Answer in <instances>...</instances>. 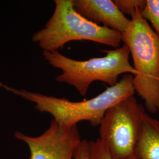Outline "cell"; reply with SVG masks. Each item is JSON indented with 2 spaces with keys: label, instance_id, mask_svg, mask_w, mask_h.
I'll return each instance as SVG.
<instances>
[{
  "label": "cell",
  "instance_id": "obj_1",
  "mask_svg": "<svg viewBox=\"0 0 159 159\" xmlns=\"http://www.w3.org/2000/svg\"><path fill=\"white\" fill-rule=\"evenodd\" d=\"M0 87L34 102L38 110L50 114L60 125L66 127L75 126L83 121L89 122L93 126H99L109 108L135 93L133 76L129 74H125L117 84L108 87L96 96L80 102L46 96L25 89L18 90L1 81Z\"/></svg>",
  "mask_w": 159,
  "mask_h": 159
},
{
  "label": "cell",
  "instance_id": "obj_2",
  "mask_svg": "<svg viewBox=\"0 0 159 159\" xmlns=\"http://www.w3.org/2000/svg\"><path fill=\"white\" fill-rule=\"evenodd\" d=\"M130 24L121 35L128 47L137 74L134 91L152 113H159V37L137 8Z\"/></svg>",
  "mask_w": 159,
  "mask_h": 159
},
{
  "label": "cell",
  "instance_id": "obj_3",
  "mask_svg": "<svg viewBox=\"0 0 159 159\" xmlns=\"http://www.w3.org/2000/svg\"><path fill=\"white\" fill-rule=\"evenodd\" d=\"M103 57L77 60L66 57L58 51H43L44 59L54 68L61 70L56 77L59 83L73 86L82 96H86L91 84L102 81L110 86L118 83L123 74L134 76L136 70L131 64L130 51L125 44L114 50L104 51Z\"/></svg>",
  "mask_w": 159,
  "mask_h": 159
},
{
  "label": "cell",
  "instance_id": "obj_4",
  "mask_svg": "<svg viewBox=\"0 0 159 159\" xmlns=\"http://www.w3.org/2000/svg\"><path fill=\"white\" fill-rule=\"evenodd\" d=\"M54 3L52 16L44 27L32 37L43 51H58L74 41H90L120 47L121 33L85 19L75 10L73 0H55Z\"/></svg>",
  "mask_w": 159,
  "mask_h": 159
},
{
  "label": "cell",
  "instance_id": "obj_5",
  "mask_svg": "<svg viewBox=\"0 0 159 159\" xmlns=\"http://www.w3.org/2000/svg\"><path fill=\"white\" fill-rule=\"evenodd\" d=\"M146 113L134 95L108 109L99 125L98 139L111 159H128L135 154Z\"/></svg>",
  "mask_w": 159,
  "mask_h": 159
},
{
  "label": "cell",
  "instance_id": "obj_6",
  "mask_svg": "<svg viewBox=\"0 0 159 159\" xmlns=\"http://www.w3.org/2000/svg\"><path fill=\"white\" fill-rule=\"evenodd\" d=\"M14 136L28 144L30 159H74V152L82 140L77 125L64 127L54 119L39 136H27L20 131Z\"/></svg>",
  "mask_w": 159,
  "mask_h": 159
},
{
  "label": "cell",
  "instance_id": "obj_7",
  "mask_svg": "<svg viewBox=\"0 0 159 159\" xmlns=\"http://www.w3.org/2000/svg\"><path fill=\"white\" fill-rule=\"evenodd\" d=\"M73 3L75 10L85 19L121 34L130 24V19L120 11L113 1L73 0Z\"/></svg>",
  "mask_w": 159,
  "mask_h": 159
},
{
  "label": "cell",
  "instance_id": "obj_8",
  "mask_svg": "<svg viewBox=\"0 0 159 159\" xmlns=\"http://www.w3.org/2000/svg\"><path fill=\"white\" fill-rule=\"evenodd\" d=\"M135 154L140 159H159V119L147 113L143 119Z\"/></svg>",
  "mask_w": 159,
  "mask_h": 159
},
{
  "label": "cell",
  "instance_id": "obj_9",
  "mask_svg": "<svg viewBox=\"0 0 159 159\" xmlns=\"http://www.w3.org/2000/svg\"><path fill=\"white\" fill-rule=\"evenodd\" d=\"M140 14L148 22L151 23L159 37V0H146Z\"/></svg>",
  "mask_w": 159,
  "mask_h": 159
},
{
  "label": "cell",
  "instance_id": "obj_10",
  "mask_svg": "<svg viewBox=\"0 0 159 159\" xmlns=\"http://www.w3.org/2000/svg\"><path fill=\"white\" fill-rule=\"evenodd\" d=\"M89 159H111L106 148L98 138L96 140L89 141ZM128 159H140L136 154Z\"/></svg>",
  "mask_w": 159,
  "mask_h": 159
},
{
  "label": "cell",
  "instance_id": "obj_11",
  "mask_svg": "<svg viewBox=\"0 0 159 159\" xmlns=\"http://www.w3.org/2000/svg\"><path fill=\"white\" fill-rule=\"evenodd\" d=\"M113 2L123 14H128L131 17L137 8L140 10L142 9L146 0H114Z\"/></svg>",
  "mask_w": 159,
  "mask_h": 159
},
{
  "label": "cell",
  "instance_id": "obj_12",
  "mask_svg": "<svg viewBox=\"0 0 159 159\" xmlns=\"http://www.w3.org/2000/svg\"><path fill=\"white\" fill-rule=\"evenodd\" d=\"M74 159H89L88 140L83 139L81 141L74 152Z\"/></svg>",
  "mask_w": 159,
  "mask_h": 159
}]
</instances>
